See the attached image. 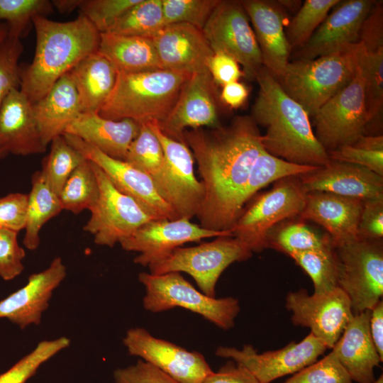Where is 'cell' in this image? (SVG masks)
Here are the masks:
<instances>
[{
    "label": "cell",
    "mask_w": 383,
    "mask_h": 383,
    "mask_svg": "<svg viewBox=\"0 0 383 383\" xmlns=\"http://www.w3.org/2000/svg\"><path fill=\"white\" fill-rule=\"evenodd\" d=\"M184 140L197 162L204 197L196 216L204 228L229 231L244 206L242 194L252 167L265 150L251 116H237L227 126L185 130Z\"/></svg>",
    "instance_id": "6da1fadb"
},
{
    "label": "cell",
    "mask_w": 383,
    "mask_h": 383,
    "mask_svg": "<svg viewBox=\"0 0 383 383\" xmlns=\"http://www.w3.org/2000/svg\"><path fill=\"white\" fill-rule=\"evenodd\" d=\"M255 79L259 85L251 117L265 129L262 144L270 154L289 162L311 167L326 165L331 159L316 139L310 117L289 96L265 67Z\"/></svg>",
    "instance_id": "7a4b0ae2"
},
{
    "label": "cell",
    "mask_w": 383,
    "mask_h": 383,
    "mask_svg": "<svg viewBox=\"0 0 383 383\" xmlns=\"http://www.w3.org/2000/svg\"><path fill=\"white\" fill-rule=\"evenodd\" d=\"M34 57L20 65V89L32 104L44 96L63 75L99 49L100 33L82 15L67 22L36 16Z\"/></svg>",
    "instance_id": "3957f363"
},
{
    "label": "cell",
    "mask_w": 383,
    "mask_h": 383,
    "mask_svg": "<svg viewBox=\"0 0 383 383\" xmlns=\"http://www.w3.org/2000/svg\"><path fill=\"white\" fill-rule=\"evenodd\" d=\"M191 75L165 69L118 72L115 86L99 113L113 121L162 123L170 113Z\"/></svg>",
    "instance_id": "277c9868"
},
{
    "label": "cell",
    "mask_w": 383,
    "mask_h": 383,
    "mask_svg": "<svg viewBox=\"0 0 383 383\" xmlns=\"http://www.w3.org/2000/svg\"><path fill=\"white\" fill-rule=\"evenodd\" d=\"M365 50L359 42L313 60H291L276 79L283 91L313 117L352 80Z\"/></svg>",
    "instance_id": "5b68a950"
},
{
    "label": "cell",
    "mask_w": 383,
    "mask_h": 383,
    "mask_svg": "<svg viewBox=\"0 0 383 383\" xmlns=\"http://www.w3.org/2000/svg\"><path fill=\"white\" fill-rule=\"evenodd\" d=\"M139 282L145 293L143 305L152 313L181 307L199 314L222 330L234 327L240 311L238 299L210 297L194 288L179 272L152 274L140 272Z\"/></svg>",
    "instance_id": "8992f818"
},
{
    "label": "cell",
    "mask_w": 383,
    "mask_h": 383,
    "mask_svg": "<svg viewBox=\"0 0 383 383\" xmlns=\"http://www.w3.org/2000/svg\"><path fill=\"white\" fill-rule=\"evenodd\" d=\"M306 198L299 176L279 179L243 208L230 231L252 253L260 252L266 248L267 235L274 227L299 216Z\"/></svg>",
    "instance_id": "52a82bcc"
},
{
    "label": "cell",
    "mask_w": 383,
    "mask_h": 383,
    "mask_svg": "<svg viewBox=\"0 0 383 383\" xmlns=\"http://www.w3.org/2000/svg\"><path fill=\"white\" fill-rule=\"evenodd\" d=\"M252 251L233 236H220L199 245L174 249L148 266L152 274L183 272L196 282L201 292L215 298L217 282L223 271L235 262L245 261Z\"/></svg>",
    "instance_id": "ba28073f"
},
{
    "label": "cell",
    "mask_w": 383,
    "mask_h": 383,
    "mask_svg": "<svg viewBox=\"0 0 383 383\" xmlns=\"http://www.w3.org/2000/svg\"><path fill=\"white\" fill-rule=\"evenodd\" d=\"M333 248L338 285L349 298L353 314L372 310L382 300V240L358 238Z\"/></svg>",
    "instance_id": "9c48e42d"
},
{
    "label": "cell",
    "mask_w": 383,
    "mask_h": 383,
    "mask_svg": "<svg viewBox=\"0 0 383 383\" xmlns=\"http://www.w3.org/2000/svg\"><path fill=\"white\" fill-rule=\"evenodd\" d=\"M313 118L314 135L327 152L353 144L367 135L369 118L360 62L352 80L325 103Z\"/></svg>",
    "instance_id": "30bf717a"
},
{
    "label": "cell",
    "mask_w": 383,
    "mask_h": 383,
    "mask_svg": "<svg viewBox=\"0 0 383 383\" xmlns=\"http://www.w3.org/2000/svg\"><path fill=\"white\" fill-rule=\"evenodd\" d=\"M212 50L233 57L244 77L255 79L263 66L249 18L240 1L219 0L202 29Z\"/></svg>",
    "instance_id": "8fae6325"
},
{
    "label": "cell",
    "mask_w": 383,
    "mask_h": 383,
    "mask_svg": "<svg viewBox=\"0 0 383 383\" xmlns=\"http://www.w3.org/2000/svg\"><path fill=\"white\" fill-rule=\"evenodd\" d=\"M99 195L83 229L94 236L96 245L113 248L140 226L154 219L133 199L120 192L94 162Z\"/></svg>",
    "instance_id": "7c38bea8"
},
{
    "label": "cell",
    "mask_w": 383,
    "mask_h": 383,
    "mask_svg": "<svg viewBox=\"0 0 383 383\" xmlns=\"http://www.w3.org/2000/svg\"><path fill=\"white\" fill-rule=\"evenodd\" d=\"M328 349L311 332L299 343L292 341L276 350L258 353L252 345H244L242 349L219 346L215 354L230 358L250 371L260 383H271L282 377L294 374L318 360Z\"/></svg>",
    "instance_id": "4fadbf2b"
},
{
    "label": "cell",
    "mask_w": 383,
    "mask_h": 383,
    "mask_svg": "<svg viewBox=\"0 0 383 383\" xmlns=\"http://www.w3.org/2000/svg\"><path fill=\"white\" fill-rule=\"evenodd\" d=\"M285 307L295 326L306 327L332 349L353 316L349 298L339 287L326 293L309 294L306 289L289 292Z\"/></svg>",
    "instance_id": "5bb4252c"
},
{
    "label": "cell",
    "mask_w": 383,
    "mask_h": 383,
    "mask_svg": "<svg viewBox=\"0 0 383 383\" xmlns=\"http://www.w3.org/2000/svg\"><path fill=\"white\" fill-rule=\"evenodd\" d=\"M123 343L130 355L140 357L180 383H201L213 372L201 353L156 338L143 328L128 329Z\"/></svg>",
    "instance_id": "9a60e30c"
},
{
    "label": "cell",
    "mask_w": 383,
    "mask_h": 383,
    "mask_svg": "<svg viewBox=\"0 0 383 383\" xmlns=\"http://www.w3.org/2000/svg\"><path fill=\"white\" fill-rule=\"evenodd\" d=\"M63 135L87 160L96 165L120 192L133 199L154 219H178L145 172L126 161L108 156L75 136Z\"/></svg>",
    "instance_id": "2e32d148"
},
{
    "label": "cell",
    "mask_w": 383,
    "mask_h": 383,
    "mask_svg": "<svg viewBox=\"0 0 383 383\" xmlns=\"http://www.w3.org/2000/svg\"><path fill=\"white\" fill-rule=\"evenodd\" d=\"M233 236L231 231H216L193 223L187 218L152 219L140 226L119 244L126 251L139 254L135 264L148 267L182 245L204 238Z\"/></svg>",
    "instance_id": "e0dca14e"
},
{
    "label": "cell",
    "mask_w": 383,
    "mask_h": 383,
    "mask_svg": "<svg viewBox=\"0 0 383 383\" xmlns=\"http://www.w3.org/2000/svg\"><path fill=\"white\" fill-rule=\"evenodd\" d=\"M217 105L216 83L209 71L192 74L170 113L158 125L166 135L185 143L183 133L187 128H213L221 126Z\"/></svg>",
    "instance_id": "ac0fdd59"
},
{
    "label": "cell",
    "mask_w": 383,
    "mask_h": 383,
    "mask_svg": "<svg viewBox=\"0 0 383 383\" xmlns=\"http://www.w3.org/2000/svg\"><path fill=\"white\" fill-rule=\"evenodd\" d=\"M375 0L340 1L292 60H313L360 42L362 26Z\"/></svg>",
    "instance_id": "d6986e66"
},
{
    "label": "cell",
    "mask_w": 383,
    "mask_h": 383,
    "mask_svg": "<svg viewBox=\"0 0 383 383\" xmlns=\"http://www.w3.org/2000/svg\"><path fill=\"white\" fill-rule=\"evenodd\" d=\"M67 275L62 258H54L45 270L30 274L27 284L0 301V318L24 329L39 325L53 292Z\"/></svg>",
    "instance_id": "ffe728a7"
},
{
    "label": "cell",
    "mask_w": 383,
    "mask_h": 383,
    "mask_svg": "<svg viewBox=\"0 0 383 383\" xmlns=\"http://www.w3.org/2000/svg\"><path fill=\"white\" fill-rule=\"evenodd\" d=\"M150 38L162 69L190 74L208 71L213 52L201 29L187 23L166 25Z\"/></svg>",
    "instance_id": "44dd1931"
},
{
    "label": "cell",
    "mask_w": 383,
    "mask_h": 383,
    "mask_svg": "<svg viewBox=\"0 0 383 383\" xmlns=\"http://www.w3.org/2000/svg\"><path fill=\"white\" fill-rule=\"evenodd\" d=\"M159 140L165 155L173 194L172 207L178 218L196 216L204 197V188L194 172L193 155L186 143L166 135L157 121L146 122Z\"/></svg>",
    "instance_id": "7402d4cb"
},
{
    "label": "cell",
    "mask_w": 383,
    "mask_h": 383,
    "mask_svg": "<svg viewBox=\"0 0 383 383\" xmlns=\"http://www.w3.org/2000/svg\"><path fill=\"white\" fill-rule=\"evenodd\" d=\"M240 1L252 23L263 67L278 79L290 61L292 52L285 33V9L277 1Z\"/></svg>",
    "instance_id": "603a6c76"
},
{
    "label": "cell",
    "mask_w": 383,
    "mask_h": 383,
    "mask_svg": "<svg viewBox=\"0 0 383 383\" xmlns=\"http://www.w3.org/2000/svg\"><path fill=\"white\" fill-rule=\"evenodd\" d=\"M299 178L306 193L331 192L363 201L383 198V176L352 163L331 160Z\"/></svg>",
    "instance_id": "cb8c5ba5"
},
{
    "label": "cell",
    "mask_w": 383,
    "mask_h": 383,
    "mask_svg": "<svg viewBox=\"0 0 383 383\" xmlns=\"http://www.w3.org/2000/svg\"><path fill=\"white\" fill-rule=\"evenodd\" d=\"M363 201L331 192L306 193L304 209L299 215L326 231L333 246L358 239V223Z\"/></svg>",
    "instance_id": "d4e9b609"
},
{
    "label": "cell",
    "mask_w": 383,
    "mask_h": 383,
    "mask_svg": "<svg viewBox=\"0 0 383 383\" xmlns=\"http://www.w3.org/2000/svg\"><path fill=\"white\" fill-rule=\"evenodd\" d=\"M35 118L33 104L19 89H12L0 108V150L16 155L45 151Z\"/></svg>",
    "instance_id": "484cf974"
},
{
    "label": "cell",
    "mask_w": 383,
    "mask_h": 383,
    "mask_svg": "<svg viewBox=\"0 0 383 383\" xmlns=\"http://www.w3.org/2000/svg\"><path fill=\"white\" fill-rule=\"evenodd\" d=\"M370 311L354 314L331 350L355 383H373L382 362L370 329Z\"/></svg>",
    "instance_id": "4316f807"
},
{
    "label": "cell",
    "mask_w": 383,
    "mask_h": 383,
    "mask_svg": "<svg viewBox=\"0 0 383 383\" xmlns=\"http://www.w3.org/2000/svg\"><path fill=\"white\" fill-rule=\"evenodd\" d=\"M140 128V123L131 119L113 121L98 112L82 113L63 134L75 136L108 156L124 161Z\"/></svg>",
    "instance_id": "83f0119b"
},
{
    "label": "cell",
    "mask_w": 383,
    "mask_h": 383,
    "mask_svg": "<svg viewBox=\"0 0 383 383\" xmlns=\"http://www.w3.org/2000/svg\"><path fill=\"white\" fill-rule=\"evenodd\" d=\"M35 118L43 144L47 145L82 113L78 92L70 72L33 104Z\"/></svg>",
    "instance_id": "f1b7e54d"
},
{
    "label": "cell",
    "mask_w": 383,
    "mask_h": 383,
    "mask_svg": "<svg viewBox=\"0 0 383 383\" xmlns=\"http://www.w3.org/2000/svg\"><path fill=\"white\" fill-rule=\"evenodd\" d=\"M70 74L78 92L82 113H99L115 86L116 67L97 50L82 60Z\"/></svg>",
    "instance_id": "f546056e"
},
{
    "label": "cell",
    "mask_w": 383,
    "mask_h": 383,
    "mask_svg": "<svg viewBox=\"0 0 383 383\" xmlns=\"http://www.w3.org/2000/svg\"><path fill=\"white\" fill-rule=\"evenodd\" d=\"M98 51L113 65L118 72L162 69L150 38L100 33Z\"/></svg>",
    "instance_id": "4dcf8cb0"
},
{
    "label": "cell",
    "mask_w": 383,
    "mask_h": 383,
    "mask_svg": "<svg viewBox=\"0 0 383 383\" xmlns=\"http://www.w3.org/2000/svg\"><path fill=\"white\" fill-rule=\"evenodd\" d=\"M124 161L149 176L162 198L172 207L173 194L164 152L146 123H140V131L130 145Z\"/></svg>",
    "instance_id": "1f68e13d"
},
{
    "label": "cell",
    "mask_w": 383,
    "mask_h": 383,
    "mask_svg": "<svg viewBox=\"0 0 383 383\" xmlns=\"http://www.w3.org/2000/svg\"><path fill=\"white\" fill-rule=\"evenodd\" d=\"M31 184V189L28 194L23 244L28 250H35L40 243L42 227L58 215L63 207L59 196L49 187L40 171L33 174Z\"/></svg>",
    "instance_id": "d6a6232c"
},
{
    "label": "cell",
    "mask_w": 383,
    "mask_h": 383,
    "mask_svg": "<svg viewBox=\"0 0 383 383\" xmlns=\"http://www.w3.org/2000/svg\"><path fill=\"white\" fill-rule=\"evenodd\" d=\"M292 219L279 223L270 231L266 248L276 250L290 257L297 252L332 245L328 234H319L300 218Z\"/></svg>",
    "instance_id": "836d02e7"
},
{
    "label": "cell",
    "mask_w": 383,
    "mask_h": 383,
    "mask_svg": "<svg viewBox=\"0 0 383 383\" xmlns=\"http://www.w3.org/2000/svg\"><path fill=\"white\" fill-rule=\"evenodd\" d=\"M317 167L291 163L263 150L255 160L244 188L241 197L243 206L267 185L283 178L299 176Z\"/></svg>",
    "instance_id": "e575fe53"
},
{
    "label": "cell",
    "mask_w": 383,
    "mask_h": 383,
    "mask_svg": "<svg viewBox=\"0 0 383 383\" xmlns=\"http://www.w3.org/2000/svg\"><path fill=\"white\" fill-rule=\"evenodd\" d=\"M99 195V187L92 163L86 160L67 179L59 198L63 209L78 214L86 209L91 211Z\"/></svg>",
    "instance_id": "d590c367"
},
{
    "label": "cell",
    "mask_w": 383,
    "mask_h": 383,
    "mask_svg": "<svg viewBox=\"0 0 383 383\" xmlns=\"http://www.w3.org/2000/svg\"><path fill=\"white\" fill-rule=\"evenodd\" d=\"M165 26L162 0H140L108 33L151 38Z\"/></svg>",
    "instance_id": "8d00e7d4"
},
{
    "label": "cell",
    "mask_w": 383,
    "mask_h": 383,
    "mask_svg": "<svg viewBox=\"0 0 383 383\" xmlns=\"http://www.w3.org/2000/svg\"><path fill=\"white\" fill-rule=\"evenodd\" d=\"M49 154L40 170L52 190L59 196L73 171L87 159L66 140L63 135L51 141Z\"/></svg>",
    "instance_id": "74e56055"
},
{
    "label": "cell",
    "mask_w": 383,
    "mask_h": 383,
    "mask_svg": "<svg viewBox=\"0 0 383 383\" xmlns=\"http://www.w3.org/2000/svg\"><path fill=\"white\" fill-rule=\"evenodd\" d=\"M311 279L314 293H326L338 287V267L333 245L290 256Z\"/></svg>",
    "instance_id": "f35d334b"
},
{
    "label": "cell",
    "mask_w": 383,
    "mask_h": 383,
    "mask_svg": "<svg viewBox=\"0 0 383 383\" xmlns=\"http://www.w3.org/2000/svg\"><path fill=\"white\" fill-rule=\"evenodd\" d=\"M340 0H306L286 25L285 33L292 51L302 48Z\"/></svg>",
    "instance_id": "ab89813d"
},
{
    "label": "cell",
    "mask_w": 383,
    "mask_h": 383,
    "mask_svg": "<svg viewBox=\"0 0 383 383\" xmlns=\"http://www.w3.org/2000/svg\"><path fill=\"white\" fill-rule=\"evenodd\" d=\"M364 78V99L369 127L380 121L383 112V48L365 50L360 59Z\"/></svg>",
    "instance_id": "60d3db41"
},
{
    "label": "cell",
    "mask_w": 383,
    "mask_h": 383,
    "mask_svg": "<svg viewBox=\"0 0 383 383\" xmlns=\"http://www.w3.org/2000/svg\"><path fill=\"white\" fill-rule=\"evenodd\" d=\"M70 345V339L65 336L40 341L32 351L0 374V383H26L41 365Z\"/></svg>",
    "instance_id": "b9f144b4"
},
{
    "label": "cell",
    "mask_w": 383,
    "mask_h": 383,
    "mask_svg": "<svg viewBox=\"0 0 383 383\" xmlns=\"http://www.w3.org/2000/svg\"><path fill=\"white\" fill-rule=\"evenodd\" d=\"M332 160L364 167L383 176V135H363L353 144L327 152Z\"/></svg>",
    "instance_id": "7bdbcfd3"
},
{
    "label": "cell",
    "mask_w": 383,
    "mask_h": 383,
    "mask_svg": "<svg viewBox=\"0 0 383 383\" xmlns=\"http://www.w3.org/2000/svg\"><path fill=\"white\" fill-rule=\"evenodd\" d=\"M49 0H0V23H6L8 33L21 39L36 16H46L53 11Z\"/></svg>",
    "instance_id": "ee69618b"
},
{
    "label": "cell",
    "mask_w": 383,
    "mask_h": 383,
    "mask_svg": "<svg viewBox=\"0 0 383 383\" xmlns=\"http://www.w3.org/2000/svg\"><path fill=\"white\" fill-rule=\"evenodd\" d=\"M219 0H162L165 25L187 23L203 29Z\"/></svg>",
    "instance_id": "f6af8a7d"
},
{
    "label": "cell",
    "mask_w": 383,
    "mask_h": 383,
    "mask_svg": "<svg viewBox=\"0 0 383 383\" xmlns=\"http://www.w3.org/2000/svg\"><path fill=\"white\" fill-rule=\"evenodd\" d=\"M140 0H82L79 9L99 32L108 33L116 21Z\"/></svg>",
    "instance_id": "bcb514c9"
},
{
    "label": "cell",
    "mask_w": 383,
    "mask_h": 383,
    "mask_svg": "<svg viewBox=\"0 0 383 383\" xmlns=\"http://www.w3.org/2000/svg\"><path fill=\"white\" fill-rule=\"evenodd\" d=\"M282 383H355L331 350Z\"/></svg>",
    "instance_id": "7dc6e473"
},
{
    "label": "cell",
    "mask_w": 383,
    "mask_h": 383,
    "mask_svg": "<svg viewBox=\"0 0 383 383\" xmlns=\"http://www.w3.org/2000/svg\"><path fill=\"white\" fill-rule=\"evenodd\" d=\"M23 46L21 38L7 33L0 41V108L4 101L16 88H20L19 58Z\"/></svg>",
    "instance_id": "c3c4849f"
},
{
    "label": "cell",
    "mask_w": 383,
    "mask_h": 383,
    "mask_svg": "<svg viewBox=\"0 0 383 383\" xmlns=\"http://www.w3.org/2000/svg\"><path fill=\"white\" fill-rule=\"evenodd\" d=\"M17 235L16 232L0 229V277L5 281L15 279L24 270L26 252Z\"/></svg>",
    "instance_id": "681fc988"
},
{
    "label": "cell",
    "mask_w": 383,
    "mask_h": 383,
    "mask_svg": "<svg viewBox=\"0 0 383 383\" xmlns=\"http://www.w3.org/2000/svg\"><path fill=\"white\" fill-rule=\"evenodd\" d=\"M115 383H180L152 365L139 360L113 371Z\"/></svg>",
    "instance_id": "f907efd6"
},
{
    "label": "cell",
    "mask_w": 383,
    "mask_h": 383,
    "mask_svg": "<svg viewBox=\"0 0 383 383\" xmlns=\"http://www.w3.org/2000/svg\"><path fill=\"white\" fill-rule=\"evenodd\" d=\"M28 194L11 193L0 198V229L18 233L26 224Z\"/></svg>",
    "instance_id": "816d5d0a"
},
{
    "label": "cell",
    "mask_w": 383,
    "mask_h": 383,
    "mask_svg": "<svg viewBox=\"0 0 383 383\" xmlns=\"http://www.w3.org/2000/svg\"><path fill=\"white\" fill-rule=\"evenodd\" d=\"M358 238L382 240L383 237V198L363 201L358 223Z\"/></svg>",
    "instance_id": "f5cc1de1"
},
{
    "label": "cell",
    "mask_w": 383,
    "mask_h": 383,
    "mask_svg": "<svg viewBox=\"0 0 383 383\" xmlns=\"http://www.w3.org/2000/svg\"><path fill=\"white\" fill-rule=\"evenodd\" d=\"M360 42L367 52L383 48V1H376L360 30Z\"/></svg>",
    "instance_id": "db71d44e"
},
{
    "label": "cell",
    "mask_w": 383,
    "mask_h": 383,
    "mask_svg": "<svg viewBox=\"0 0 383 383\" xmlns=\"http://www.w3.org/2000/svg\"><path fill=\"white\" fill-rule=\"evenodd\" d=\"M208 71L216 84L224 86L244 77L238 62L222 52H215L208 64Z\"/></svg>",
    "instance_id": "11a10c76"
},
{
    "label": "cell",
    "mask_w": 383,
    "mask_h": 383,
    "mask_svg": "<svg viewBox=\"0 0 383 383\" xmlns=\"http://www.w3.org/2000/svg\"><path fill=\"white\" fill-rule=\"evenodd\" d=\"M201 383H260L244 367L228 361L218 372H213Z\"/></svg>",
    "instance_id": "9f6ffc18"
},
{
    "label": "cell",
    "mask_w": 383,
    "mask_h": 383,
    "mask_svg": "<svg viewBox=\"0 0 383 383\" xmlns=\"http://www.w3.org/2000/svg\"><path fill=\"white\" fill-rule=\"evenodd\" d=\"M248 94V88L244 84L237 81L223 86L220 99L228 107L238 109L245 104Z\"/></svg>",
    "instance_id": "6f0895ef"
},
{
    "label": "cell",
    "mask_w": 383,
    "mask_h": 383,
    "mask_svg": "<svg viewBox=\"0 0 383 383\" xmlns=\"http://www.w3.org/2000/svg\"><path fill=\"white\" fill-rule=\"evenodd\" d=\"M370 334L374 345L383 360V301L380 300L370 310Z\"/></svg>",
    "instance_id": "680465c9"
},
{
    "label": "cell",
    "mask_w": 383,
    "mask_h": 383,
    "mask_svg": "<svg viewBox=\"0 0 383 383\" xmlns=\"http://www.w3.org/2000/svg\"><path fill=\"white\" fill-rule=\"evenodd\" d=\"M82 0H53L51 1L53 8L61 13H69L77 8L79 9Z\"/></svg>",
    "instance_id": "91938a15"
},
{
    "label": "cell",
    "mask_w": 383,
    "mask_h": 383,
    "mask_svg": "<svg viewBox=\"0 0 383 383\" xmlns=\"http://www.w3.org/2000/svg\"><path fill=\"white\" fill-rule=\"evenodd\" d=\"M278 3L284 9L296 11L300 9L302 3L301 1H277Z\"/></svg>",
    "instance_id": "94428289"
},
{
    "label": "cell",
    "mask_w": 383,
    "mask_h": 383,
    "mask_svg": "<svg viewBox=\"0 0 383 383\" xmlns=\"http://www.w3.org/2000/svg\"><path fill=\"white\" fill-rule=\"evenodd\" d=\"M8 33V27L6 23H0V41L3 40Z\"/></svg>",
    "instance_id": "6125c7cd"
},
{
    "label": "cell",
    "mask_w": 383,
    "mask_h": 383,
    "mask_svg": "<svg viewBox=\"0 0 383 383\" xmlns=\"http://www.w3.org/2000/svg\"><path fill=\"white\" fill-rule=\"evenodd\" d=\"M373 383H383V374H382Z\"/></svg>",
    "instance_id": "be15d7a7"
},
{
    "label": "cell",
    "mask_w": 383,
    "mask_h": 383,
    "mask_svg": "<svg viewBox=\"0 0 383 383\" xmlns=\"http://www.w3.org/2000/svg\"><path fill=\"white\" fill-rule=\"evenodd\" d=\"M6 155H7L6 153H5L4 151L0 150V159L5 157Z\"/></svg>",
    "instance_id": "e7e4bbea"
}]
</instances>
